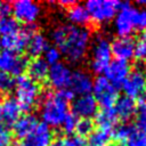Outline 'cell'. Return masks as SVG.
Returning <instances> with one entry per match:
<instances>
[{"label":"cell","instance_id":"obj_1","mask_svg":"<svg viewBox=\"0 0 146 146\" xmlns=\"http://www.w3.org/2000/svg\"><path fill=\"white\" fill-rule=\"evenodd\" d=\"M51 39L60 54L73 63L86 57L91 41L90 32L86 27L70 23L56 26L51 32Z\"/></svg>","mask_w":146,"mask_h":146},{"label":"cell","instance_id":"obj_2","mask_svg":"<svg viewBox=\"0 0 146 146\" xmlns=\"http://www.w3.org/2000/svg\"><path fill=\"white\" fill-rule=\"evenodd\" d=\"M68 114V102L57 92L47 94L40 105V116L48 127L58 128Z\"/></svg>","mask_w":146,"mask_h":146},{"label":"cell","instance_id":"obj_3","mask_svg":"<svg viewBox=\"0 0 146 146\" xmlns=\"http://www.w3.org/2000/svg\"><path fill=\"white\" fill-rule=\"evenodd\" d=\"M16 100L23 111H31L40 98V87L38 82L30 79L27 75H19L14 82Z\"/></svg>","mask_w":146,"mask_h":146},{"label":"cell","instance_id":"obj_4","mask_svg":"<svg viewBox=\"0 0 146 146\" xmlns=\"http://www.w3.org/2000/svg\"><path fill=\"white\" fill-rule=\"evenodd\" d=\"M112 59L111 42L104 35H97L91 44V59L90 67L97 73H104Z\"/></svg>","mask_w":146,"mask_h":146},{"label":"cell","instance_id":"obj_5","mask_svg":"<svg viewBox=\"0 0 146 146\" xmlns=\"http://www.w3.org/2000/svg\"><path fill=\"white\" fill-rule=\"evenodd\" d=\"M121 2L115 0H89L84 7L89 14L90 21L103 24L114 19Z\"/></svg>","mask_w":146,"mask_h":146},{"label":"cell","instance_id":"obj_6","mask_svg":"<svg viewBox=\"0 0 146 146\" xmlns=\"http://www.w3.org/2000/svg\"><path fill=\"white\" fill-rule=\"evenodd\" d=\"M94 98L97 105L102 108H113L115 102L119 98L117 88L112 84L105 76H98L92 84Z\"/></svg>","mask_w":146,"mask_h":146},{"label":"cell","instance_id":"obj_7","mask_svg":"<svg viewBox=\"0 0 146 146\" xmlns=\"http://www.w3.org/2000/svg\"><path fill=\"white\" fill-rule=\"evenodd\" d=\"M137 9L129 2H123L120 5V8L114 17V29L119 38H128L136 30L135 19H136Z\"/></svg>","mask_w":146,"mask_h":146},{"label":"cell","instance_id":"obj_8","mask_svg":"<svg viewBox=\"0 0 146 146\" xmlns=\"http://www.w3.org/2000/svg\"><path fill=\"white\" fill-rule=\"evenodd\" d=\"M27 67V59L16 51L0 50V72L7 75H21Z\"/></svg>","mask_w":146,"mask_h":146},{"label":"cell","instance_id":"obj_9","mask_svg":"<svg viewBox=\"0 0 146 146\" xmlns=\"http://www.w3.org/2000/svg\"><path fill=\"white\" fill-rule=\"evenodd\" d=\"M121 86L127 97L133 100L137 98L143 99L146 94V74L141 70H135L129 73Z\"/></svg>","mask_w":146,"mask_h":146},{"label":"cell","instance_id":"obj_10","mask_svg":"<svg viewBox=\"0 0 146 146\" xmlns=\"http://www.w3.org/2000/svg\"><path fill=\"white\" fill-rule=\"evenodd\" d=\"M14 18L25 24L34 23L40 15V6L31 0H17L11 6Z\"/></svg>","mask_w":146,"mask_h":146},{"label":"cell","instance_id":"obj_11","mask_svg":"<svg viewBox=\"0 0 146 146\" xmlns=\"http://www.w3.org/2000/svg\"><path fill=\"white\" fill-rule=\"evenodd\" d=\"M71 78H72V70L64 63L59 62L55 65H51L49 67L48 72V81L50 86L58 91L68 89L70 83H71Z\"/></svg>","mask_w":146,"mask_h":146},{"label":"cell","instance_id":"obj_12","mask_svg":"<svg viewBox=\"0 0 146 146\" xmlns=\"http://www.w3.org/2000/svg\"><path fill=\"white\" fill-rule=\"evenodd\" d=\"M34 32H35V30L33 29V26L21 29L15 34L1 36L0 38V44H1V47H3V49L16 51V52L21 51L23 49H26L27 42Z\"/></svg>","mask_w":146,"mask_h":146},{"label":"cell","instance_id":"obj_13","mask_svg":"<svg viewBox=\"0 0 146 146\" xmlns=\"http://www.w3.org/2000/svg\"><path fill=\"white\" fill-rule=\"evenodd\" d=\"M52 140L54 135L51 128L42 122L38 123L24 138L23 146H50Z\"/></svg>","mask_w":146,"mask_h":146},{"label":"cell","instance_id":"obj_14","mask_svg":"<svg viewBox=\"0 0 146 146\" xmlns=\"http://www.w3.org/2000/svg\"><path fill=\"white\" fill-rule=\"evenodd\" d=\"M72 112L76 117L90 119L98 112V105L90 94L81 95L73 99Z\"/></svg>","mask_w":146,"mask_h":146},{"label":"cell","instance_id":"obj_15","mask_svg":"<svg viewBox=\"0 0 146 146\" xmlns=\"http://www.w3.org/2000/svg\"><path fill=\"white\" fill-rule=\"evenodd\" d=\"M92 84H94L92 78L88 72L83 70H76L72 72V78L68 89L74 94V96L88 95L92 90Z\"/></svg>","mask_w":146,"mask_h":146},{"label":"cell","instance_id":"obj_16","mask_svg":"<svg viewBox=\"0 0 146 146\" xmlns=\"http://www.w3.org/2000/svg\"><path fill=\"white\" fill-rule=\"evenodd\" d=\"M105 78L115 87L124 82L127 76L130 73V65L128 62L115 59L111 62L105 70Z\"/></svg>","mask_w":146,"mask_h":146},{"label":"cell","instance_id":"obj_17","mask_svg":"<svg viewBox=\"0 0 146 146\" xmlns=\"http://www.w3.org/2000/svg\"><path fill=\"white\" fill-rule=\"evenodd\" d=\"M111 50L116 59L128 62L135 56V41L130 36L116 38L111 43Z\"/></svg>","mask_w":146,"mask_h":146},{"label":"cell","instance_id":"obj_18","mask_svg":"<svg viewBox=\"0 0 146 146\" xmlns=\"http://www.w3.org/2000/svg\"><path fill=\"white\" fill-rule=\"evenodd\" d=\"M22 107L14 97H7L0 103V117L7 124H14L22 114Z\"/></svg>","mask_w":146,"mask_h":146},{"label":"cell","instance_id":"obj_19","mask_svg":"<svg viewBox=\"0 0 146 146\" xmlns=\"http://www.w3.org/2000/svg\"><path fill=\"white\" fill-rule=\"evenodd\" d=\"M136 108H137V106H136V102L133 99H131L127 96H122V97H119L117 100L115 102L113 111L117 119L128 121L136 114Z\"/></svg>","mask_w":146,"mask_h":146},{"label":"cell","instance_id":"obj_20","mask_svg":"<svg viewBox=\"0 0 146 146\" xmlns=\"http://www.w3.org/2000/svg\"><path fill=\"white\" fill-rule=\"evenodd\" d=\"M27 76L35 82H40L47 79L49 72V65L44 62L43 58L36 57L27 63Z\"/></svg>","mask_w":146,"mask_h":146},{"label":"cell","instance_id":"obj_21","mask_svg":"<svg viewBox=\"0 0 146 146\" xmlns=\"http://www.w3.org/2000/svg\"><path fill=\"white\" fill-rule=\"evenodd\" d=\"M67 18L71 22L70 24L82 27L83 25L90 22V17L84 5H80V3H74L67 8Z\"/></svg>","mask_w":146,"mask_h":146},{"label":"cell","instance_id":"obj_22","mask_svg":"<svg viewBox=\"0 0 146 146\" xmlns=\"http://www.w3.org/2000/svg\"><path fill=\"white\" fill-rule=\"evenodd\" d=\"M38 120L34 115L32 114H25L22 115L15 123H14V132L16 137L18 138H25L32 130L33 128L38 124Z\"/></svg>","mask_w":146,"mask_h":146},{"label":"cell","instance_id":"obj_23","mask_svg":"<svg viewBox=\"0 0 146 146\" xmlns=\"http://www.w3.org/2000/svg\"><path fill=\"white\" fill-rule=\"evenodd\" d=\"M96 123L100 130L113 131L114 127L117 122V117L113 111V108H102L96 113Z\"/></svg>","mask_w":146,"mask_h":146},{"label":"cell","instance_id":"obj_24","mask_svg":"<svg viewBox=\"0 0 146 146\" xmlns=\"http://www.w3.org/2000/svg\"><path fill=\"white\" fill-rule=\"evenodd\" d=\"M48 48V41H47V38L39 33V32H34L29 42H27V46H26V50L27 52L33 56L34 58L39 57L40 55H42L44 52V50Z\"/></svg>","mask_w":146,"mask_h":146},{"label":"cell","instance_id":"obj_25","mask_svg":"<svg viewBox=\"0 0 146 146\" xmlns=\"http://www.w3.org/2000/svg\"><path fill=\"white\" fill-rule=\"evenodd\" d=\"M88 137L89 139L87 146H108L112 138V132L98 129L96 131H92Z\"/></svg>","mask_w":146,"mask_h":146},{"label":"cell","instance_id":"obj_26","mask_svg":"<svg viewBox=\"0 0 146 146\" xmlns=\"http://www.w3.org/2000/svg\"><path fill=\"white\" fill-rule=\"evenodd\" d=\"M19 30H21L19 24L14 17H11L10 15L1 17V21H0V34H1V36L15 34Z\"/></svg>","mask_w":146,"mask_h":146},{"label":"cell","instance_id":"obj_27","mask_svg":"<svg viewBox=\"0 0 146 146\" xmlns=\"http://www.w3.org/2000/svg\"><path fill=\"white\" fill-rule=\"evenodd\" d=\"M50 146H87V143L80 137H57Z\"/></svg>","mask_w":146,"mask_h":146},{"label":"cell","instance_id":"obj_28","mask_svg":"<svg viewBox=\"0 0 146 146\" xmlns=\"http://www.w3.org/2000/svg\"><path fill=\"white\" fill-rule=\"evenodd\" d=\"M124 144L125 146H146V135L135 128Z\"/></svg>","mask_w":146,"mask_h":146},{"label":"cell","instance_id":"obj_29","mask_svg":"<svg viewBox=\"0 0 146 146\" xmlns=\"http://www.w3.org/2000/svg\"><path fill=\"white\" fill-rule=\"evenodd\" d=\"M92 130H94V123H92L91 119H80V120H78L76 128H75L78 137H80V138L87 137L92 132Z\"/></svg>","mask_w":146,"mask_h":146},{"label":"cell","instance_id":"obj_30","mask_svg":"<svg viewBox=\"0 0 146 146\" xmlns=\"http://www.w3.org/2000/svg\"><path fill=\"white\" fill-rule=\"evenodd\" d=\"M135 129V127H132L131 124H121L117 128H114V130L112 131V136H114V138L117 140V143H125L127 138L130 136V133L132 132V130Z\"/></svg>","mask_w":146,"mask_h":146},{"label":"cell","instance_id":"obj_31","mask_svg":"<svg viewBox=\"0 0 146 146\" xmlns=\"http://www.w3.org/2000/svg\"><path fill=\"white\" fill-rule=\"evenodd\" d=\"M136 122L137 129L146 135V102H141L136 108Z\"/></svg>","mask_w":146,"mask_h":146},{"label":"cell","instance_id":"obj_32","mask_svg":"<svg viewBox=\"0 0 146 146\" xmlns=\"http://www.w3.org/2000/svg\"><path fill=\"white\" fill-rule=\"evenodd\" d=\"M139 60L146 59V31L143 32L135 42V56Z\"/></svg>","mask_w":146,"mask_h":146},{"label":"cell","instance_id":"obj_33","mask_svg":"<svg viewBox=\"0 0 146 146\" xmlns=\"http://www.w3.org/2000/svg\"><path fill=\"white\" fill-rule=\"evenodd\" d=\"M60 57H62V54L56 47H48L43 52V59L50 66L59 63Z\"/></svg>","mask_w":146,"mask_h":146},{"label":"cell","instance_id":"obj_34","mask_svg":"<svg viewBox=\"0 0 146 146\" xmlns=\"http://www.w3.org/2000/svg\"><path fill=\"white\" fill-rule=\"evenodd\" d=\"M76 123H78V117L73 114V113H68L67 116L65 117V120L62 123V129L64 132L66 133H72L75 131L76 128Z\"/></svg>","mask_w":146,"mask_h":146},{"label":"cell","instance_id":"obj_35","mask_svg":"<svg viewBox=\"0 0 146 146\" xmlns=\"http://www.w3.org/2000/svg\"><path fill=\"white\" fill-rule=\"evenodd\" d=\"M135 26H136V30H141L143 32L146 31V7L137 10Z\"/></svg>","mask_w":146,"mask_h":146},{"label":"cell","instance_id":"obj_36","mask_svg":"<svg viewBox=\"0 0 146 146\" xmlns=\"http://www.w3.org/2000/svg\"><path fill=\"white\" fill-rule=\"evenodd\" d=\"M14 87V80L11 76L0 72V92L9 91Z\"/></svg>","mask_w":146,"mask_h":146},{"label":"cell","instance_id":"obj_37","mask_svg":"<svg viewBox=\"0 0 146 146\" xmlns=\"http://www.w3.org/2000/svg\"><path fill=\"white\" fill-rule=\"evenodd\" d=\"M11 144V133L8 128L0 124V146H9Z\"/></svg>","mask_w":146,"mask_h":146},{"label":"cell","instance_id":"obj_38","mask_svg":"<svg viewBox=\"0 0 146 146\" xmlns=\"http://www.w3.org/2000/svg\"><path fill=\"white\" fill-rule=\"evenodd\" d=\"M10 11H11V6L9 3H7V2L0 3V14H1L2 17L3 16H9Z\"/></svg>","mask_w":146,"mask_h":146},{"label":"cell","instance_id":"obj_39","mask_svg":"<svg viewBox=\"0 0 146 146\" xmlns=\"http://www.w3.org/2000/svg\"><path fill=\"white\" fill-rule=\"evenodd\" d=\"M136 3L139 5V6H144V7H145V6H146V0H138Z\"/></svg>","mask_w":146,"mask_h":146},{"label":"cell","instance_id":"obj_40","mask_svg":"<svg viewBox=\"0 0 146 146\" xmlns=\"http://www.w3.org/2000/svg\"><path fill=\"white\" fill-rule=\"evenodd\" d=\"M9 146H23L22 143H18V141H11V144Z\"/></svg>","mask_w":146,"mask_h":146},{"label":"cell","instance_id":"obj_41","mask_svg":"<svg viewBox=\"0 0 146 146\" xmlns=\"http://www.w3.org/2000/svg\"><path fill=\"white\" fill-rule=\"evenodd\" d=\"M114 146H125V144H123V143H115Z\"/></svg>","mask_w":146,"mask_h":146},{"label":"cell","instance_id":"obj_42","mask_svg":"<svg viewBox=\"0 0 146 146\" xmlns=\"http://www.w3.org/2000/svg\"><path fill=\"white\" fill-rule=\"evenodd\" d=\"M1 123H2V120H1V117H0V124H1Z\"/></svg>","mask_w":146,"mask_h":146},{"label":"cell","instance_id":"obj_43","mask_svg":"<svg viewBox=\"0 0 146 146\" xmlns=\"http://www.w3.org/2000/svg\"><path fill=\"white\" fill-rule=\"evenodd\" d=\"M1 17H2V16H1V14H0V21H1Z\"/></svg>","mask_w":146,"mask_h":146},{"label":"cell","instance_id":"obj_44","mask_svg":"<svg viewBox=\"0 0 146 146\" xmlns=\"http://www.w3.org/2000/svg\"><path fill=\"white\" fill-rule=\"evenodd\" d=\"M0 48H1V44H0Z\"/></svg>","mask_w":146,"mask_h":146},{"label":"cell","instance_id":"obj_45","mask_svg":"<svg viewBox=\"0 0 146 146\" xmlns=\"http://www.w3.org/2000/svg\"><path fill=\"white\" fill-rule=\"evenodd\" d=\"M145 74H146V73H145Z\"/></svg>","mask_w":146,"mask_h":146}]
</instances>
